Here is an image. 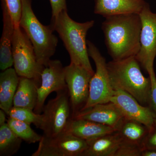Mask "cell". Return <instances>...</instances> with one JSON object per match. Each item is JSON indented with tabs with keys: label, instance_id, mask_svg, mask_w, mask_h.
<instances>
[{
	"label": "cell",
	"instance_id": "e0dca14e",
	"mask_svg": "<svg viewBox=\"0 0 156 156\" xmlns=\"http://www.w3.org/2000/svg\"><path fill=\"white\" fill-rule=\"evenodd\" d=\"M149 130V128L140 122L123 117L115 131L122 142L138 145L143 149Z\"/></svg>",
	"mask_w": 156,
	"mask_h": 156
},
{
	"label": "cell",
	"instance_id": "484cf974",
	"mask_svg": "<svg viewBox=\"0 0 156 156\" xmlns=\"http://www.w3.org/2000/svg\"><path fill=\"white\" fill-rule=\"evenodd\" d=\"M147 73L151 82V89L147 106L150 109L154 117L156 119V77L154 68L150 70Z\"/></svg>",
	"mask_w": 156,
	"mask_h": 156
},
{
	"label": "cell",
	"instance_id": "2e32d148",
	"mask_svg": "<svg viewBox=\"0 0 156 156\" xmlns=\"http://www.w3.org/2000/svg\"><path fill=\"white\" fill-rule=\"evenodd\" d=\"M114 128L95 122L82 119H73L67 132L87 141L115 132Z\"/></svg>",
	"mask_w": 156,
	"mask_h": 156
},
{
	"label": "cell",
	"instance_id": "44dd1931",
	"mask_svg": "<svg viewBox=\"0 0 156 156\" xmlns=\"http://www.w3.org/2000/svg\"><path fill=\"white\" fill-rule=\"evenodd\" d=\"M22 141L12 131L8 123L0 126V156L15 154L19 150Z\"/></svg>",
	"mask_w": 156,
	"mask_h": 156
},
{
	"label": "cell",
	"instance_id": "9a60e30c",
	"mask_svg": "<svg viewBox=\"0 0 156 156\" xmlns=\"http://www.w3.org/2000/svg\"><path fill=\"white\" fill-rule=\"evenodd\" d=\"M146 4L144 0H95L94 12L105 17L118 14H139Z\"/></svg>",
	"mask_w": 156,
	"mask_h": 156
},
{
	"label": "cell",
	"instance_id": "8992f818",
	"mask_svg": "<svg viewBox=\"0 0 156 156\" xmlns=\"http://www.w3.org/2000/svg\"><path fill=\"white\" fill-rule=\"evenodd\" d=\"M12 52L14 69L19 77L34 79L41 83L44 66L38 62L32 44L20 26L14 29Z\"/></svg>",
	"mask_w": 156,
	"mask_h": 156
},
{
	"label": "cell",
	"instance_id": "52a82bcc",
	"mask_svg": "<svg viewBox=\"0 0 156 156\" xmlns=\"http://www.w3.org/2000/svg\"><path fill=\"white\" fill-rule=\"evenodd\" d=\"M87 44L89 56L95 62L96 71L90 80L88 101L82 110L98 104L110 102L114 91L111 83L105 58L93 43L87 41Z\"/></svg>",
	"mask_w": 156,
	"mask_h": 156
},
{
	"label": "cell",
	"instance_id": "4316f807",
	"mask_svg": "<svg viewBox=\"0 0 156 156\" xmlns=\"http://www.w3.org/2000/svg\"><path fill=\"white\" fill-rule=\"evenodd\" d=\"M144 150L156 151V119L149 130L147 136L143 144Z\"/></svg>",
	"mask_w": 156,
	"mask_h": 156
},
{
	"label": "cell",
	"instance_id": "5bb4252c",
	"mask_svg": "<svg viewBox=\"0 0 156 156\" xmlns=\"http://www.w3.org/2000/svg\"><path fill=\"white\" fill-rule=\"evenodd\" d=\"M2 8L3 26L0 41V69L2 71L14 65L12 45L15 26L7 6L2 2Z\"/></svg>",
	"mask_w": 156,
	"mask_h": 156
},
{
	"label": "cell",
	"instance_id": "5b68a950",
	"mask_svg": "<svg viewBox=\"0 0 156 156\" xmlns=\"http://www.w3.org/2000/svg\"><path fill=\"white\" fill-rule=\"evenodd\" d=\"M43 112L42 136L53 138L67 132L73 118L68 89L57 92L56 97L44 105Z\"/></svg>",
	"mask_w": 156,
	"mask_h": 156
},
{
	"label": "cell",
	"instance_id": "d6986e66",
	"mask_svg": "<svg viewBox=\"0 0 156 156\" xmlns=\"http://www.w3.org/2000/svg\"><path fill=\"white\" fill-rule=\"evenodd\" d=\"M19 79V76L12 67L2 71L0 74V108L6 114L13 106Z\"/></svg>",
	"mask_w": 156,
	"mask_h": 156
},
{
	"label": "cell",
	"instance_id": "cb8c5ba5",
	"mask_svg": "<svg viewBox=\"0 0 156 156\" xmlns=\"http://www.w3.org/2000/svg\"><path fill=\"white\" fill-rule=\"evenodd\" d=\"M6 5L14 22L15 27H19L20 21L22 14L21 0H1Z\"/></svg>",
	"mask_w": 156,
	"mask_h": 156
},
{
	"label": "cell",
	"instance_id": "3957f363",
	"mask_svg": "<svg viewBox=\"0 0 156 156\" xmlns=\"http://www.w3.org/2000/svg\"><path fill=\"white\" fill-rule=\"evenodd\" d=\"M109 76L114 90L120 89L132 95L141 105L147 106L151 89L150 77L143 75L135 56L107 63Z\"/></svg>",
	"mask_w": 156,
	"mask_h": 156
},
{
	"label": "cell",
	"instance_id": "7402d4cb",
	"mask_svg": "<svg viewBox=\"0 0 156 156\" xmlns=\"http://www.w3.org/2000/svg\"><path fill=\"white\" fill-rule=\"evenodd\" d=\"M7 123L14 133L23 141L27 143L34 144L41 139L39 135L31 128L30 124L9 117Z\"/></svg>",
	"mask_w": 156,
	"mask_h": 156
},
{
	"label": "cell",
	"instance_id": "277c9868",
	"mask_svg": "<svg viewBox=\"0 0 156 156\" xmlns=\"http://www.w3.org/2000/svg\"><path fill=\"white\" fill-rule=\"evenodd\" d=\"M22 1V14L19 25L29 38L34 49L37 60L44 66L54 55L58 40L51 25L42 24L32 9L31 0Z\"/></svg>",
	"mask_w": 156,
	"mask_h": 156
},
{
	"label": "cell",
	"instance_id": "6da1fadb",
	"mask_svg": "<svg viewBox=\"0 0 156 156\" xmlns=\"http://www.w3.org/2000/svg\"><path fill=\"white\" fill-rule=\"evenodd\" d=\"M105 17L102 29L113 60L136 56L140 49L142 26L139 14H118Z\"/></svg>",
	"mask_w": 156,
	"mask_h": 156
},
{
	"label": "cell",
	"instance_id": "9c48e42d",
	"mask_svg": "<svg viewBox=\"0 0 156 156\" xmlns=\"http://www.w3.org/2000/svg\"><path fill=\"white\" fill-rule=\"evenodd\" d=\"M141 21L140 49L135 57L147 72L154 68L156 56V14L146 4L139 13Z\"/></svg>",
	"mask_w": 156,
	"mask_h": 156
},
{
	"label": "cell",
	"instance_id": "7a4b0ae2",
	"mask_svg": "<svg viewBox=\"0 0 156 156\" xmlns=\"http://www.w3.org/2000/svg\"><path fill=\"white\" fill-rule=\"evenodd\" d=\"M94 20L78 23L73 20L67 10L52 18L50 25L57 32L69 54L71 63L81 66L94 74L89 59L86 37L94 24Z\"/></svg>",
	"mask_w": 156,
	"mask_h": 156
},
{
	"label": "cell",
	"instance_id": "7c38bea8",
	"mask_svg": "<svg viewBox=\"0 0 156 156\" xmlns=\"http://www.w3.org/2000/svg\"><path fill=\"white\" fill-rule=\"evenodd\" d=\"M111 101L116 105L125 118L140 122L149 129L153 125L155 118L149 108L141 105L129 93L115 89Z\"/></svg>",
	"mask_w": 156,
	"mask_h": 156
},
{
	"label": "cell",
	"instance_id": "4fadbf2b",
	"mask_svg": "<svg viewBox=\"0 0 156 156\" xmlns=\"http://www.w3.org/2000/svg\"><path fill=\"white\" fill-rule=\"evenodd\" d=\"M123 115L112 101L98 104L85 109L81 110L74 115L73 119H82L110 126L116 131Z\"/></svg>",
	"mask_w": 156,
	"mask_h": 156
},
{
	"label": "cell",
	"instance_id": "83f0119b",
	"mask_svg": "<svg viewBox=\"0 0 156 156\" xmlns=\"http://www.w3.org/2000/svg\"><path fill=\"white\" fill-rule=\"evenodd\" d=\"M52 8V18L57 17L64 10H67L66 0H49Z\"/></svg>",
	"mask_w": 156,
	"mask_h": 156
},
{
	"label": "cell",
	"instance_id": "30bf717a",
	"mask_svg": "<svg viewBox=\"0 0 156 156\" xmlns=\"http://www.w3.org/2000/svg\"><path fill=\"white\" fill-rule=\"evenodd\" d=\"M87 147V141L69 132L53 138L42 136L32 156H82Z\"/></svg>",
	"mask_w": 156,
	"mask_h": 156
},
{
	"label": "cell",
	"instance_id": "603a6c76",
	"mask_svg": "<svg viewBox=\"0 0 156 156\" xmlns=\"http://www.w3.org/2000/svg\"><path fill=\"white\" fill-rule=\"evenodd\" d=\"M7 115L27 124H34L37 128L41 129L44 123L43 114L36 113L33 110L25 108L13 106L9 111Z\"/></svg>",
	"mask_w": 156,
	"mask_h": 156
},
{
	"label": "cell",
	"instance_id": "8fae6325",
	"mask_svg": "<svg viewBox=\"0 0 156 156\" xmlns=\"http://www.w3.org/2000/svg\"><path fill=\"white\" fill-rule=\"evenodd\" d=\"M67 89L65 67L59 60H50L44 66L41 74V83L37 90V100L34 112H43L45 101L50 93Z\"/></svg>",
	"mask_w": 156,
	"mask_h": 156
},
{
	"label": "cell",
	"instance_id": "ac0fdd59",
	"mask_svg": "<svg viewBox=\"0 0 156 156\" xmlns=\"http://www.w3.org/2000/svg\"><path fill=\"white\" fill-rule=\"evenodd\" d=\"M41 83L34 79L20 77L18 87L13 99V106L34 110L37 100L38 88Z\"/></svg>",
	"mask_w": 156,
	"mask_h": 156
},
{
	"label": "cell",
	"instance_id": "ffe728a7",
	"mask_svg": "<svg viewBox=\"0 0 156 156\" xmlns=\"http://www.w3.org/2000/svg\"><path fill=\"white\" fill-rule=\"evenodd\" d=\"M88 147L82 156H115L121 143L116 131L87 141Z\"/></svg>",
	"mask_w": 156,
	"mask_h": 156
},
{
	"label": "cell",
	"instance_id": "ba28073f",
	"mask_svg": "<svg viewBox=\"0 0 156 156\" xmlns=\"http://www.w3.org/2000/svg\"><path fill=\"white\" fill-rule=\"evenodd\" d=\"M65 72L74 116L88 101L90 80L93 74L83 66L71 62L65 67Z\"/></svg>",
	"mask_w": 156,
	"mask_h": 156
},
{
	"label": "cell",
	"instance_id": "f1b7e54d",
	"mask_svg": "<svg viewBox=\"0 0 156 156\" xmlns=\"http://www.w3.org/2000/svg\"><path fill=\"white\" fill-rule=\"evenodd\" d=\"M7 114L5 112L1 109L0 110V126H2L4 124L7 123L8 119H6Z\"/></svg>",
	"mask_w": 156,
	"mask_h": 156
},
{
	"label": "cell",
	"instance_id": "d4e9b609",
	"mask_svg": "<svg viewBox=\"0 0 156 156\" xmlns=\"http://www.w3.org/2000/svg\"><path fill=\"white\" fill-rule=\"evenodd\" d=\"M143 151L141 147L121 141L115 156H142Z\"/></svg>",
	"mask_w": 156,
	"mask_h": 156
}]
</instances>
